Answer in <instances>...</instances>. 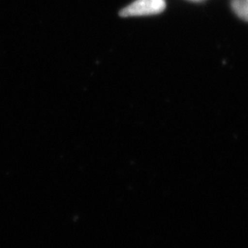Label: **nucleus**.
<instances>
[{
  "mask_svg": "<svg viewBox=\"0 0 248 248\" xmlns=\"http://www.w3.org/2000/svg\"><path fill=\"white\" fill-rule=\"evenodd\" d=\"M165 8V0H135L122 10L121 15L123 17L155 15L162 12Z\"/></svg>",
  "mask_w": 248,
  "mask_h": 248,
  "instance_id": "obj_1",
  "label": "nucleus"
},
{
  "mask_svg": "<svg viewBox=\"0 0 248 248\" xmlns=\"http://www.w3.org/2000/svg\"><path fill=\"white\" fill-rule=\"evenodd\" d=\"M232 8L238 17L248 21V0H232Z\"/></svg>",
  "mask_w": 248,
  "mask_h": 248,
  "instance_id": "obj_2",
  "label": "nucleus"
}]
</instances>
